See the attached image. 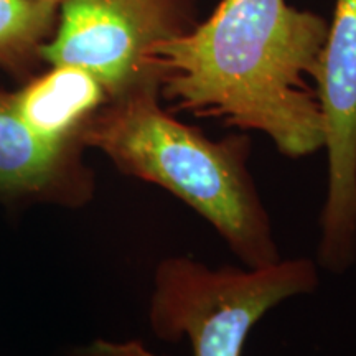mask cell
<instances>
[{
    "mask_svg": "<svg viewBox=\"0 0 356 356\" xmlns=\"http://www.w3.org/2000/svg\"><path fill=\"white\" fill-rule=\"evenodd\" d=\"M65 150L63 145L40 139L22 121L12 95L0 92V190H43L61 173Z\"/></svg>",
    "mask_w": 356,
    "mask_h": 356,
    "instance_id": "obj_7",
    "label": "cell"
},
{
    "mask_svg": "<svg viewBox=\"0 0 356 356\" xmlns=\"http://www.w3.org/2000/svg\"><path fill=\"white\" fill-rule=\"evenodd\" d=\"M327 32L325 19L287 0H221L195 30L155 43L149 65L180 109L305 157L325 145L315 76Z\"/></svg>",
    "mask_w": 356,
    "mask_h": 356,
    "instance_id": "obj_1",
    "label": "cell"
},
{
    "mask_svg": "<svg viewBox=\"0 0 356 356\" xmlns=\"http://www.w3.org/2000/svg\"><path fill=\"white\" fill-rule=\"evenodd\" d=\"M315 89L328 155L318 261L345 273L356 259V0H337Z\"/></svg>",
    "mask_w": 356,
    "mask_h": 356,
    "instance_id": "obj_5",
    "label": "cell"
},
{
    "mask_svg": "<svg viewBox=\"0 0 356 356\" xmlns=\"http://www.w3.org/2000/svg\"><path fill=\"white\" fill-rule=\"evenodd\" d=\"M157 89V79H149L115 97L88 124L83 140L193 208L248 267L277 262L269 216L246 167V140H210L160 108Z\"/></svg>",
    "mask_w": 356,
    "mask_h": 356,
    "instance_id": "obj_2",
    "label": "cell"
},
{
    "mask_svg": "<svg viewBox=\"0 0 356 356\" xmlns=\"http://www.w3.org/2000/svg\"><path fill=\"white\" fill-rule=\"evenodd\" d=\"M317 284V267L304 257L249 269H211L170 257L157 270L150 322L160 338L188 337L195 356H243L249 332L266 312Z\"/></svg>",
    "mask_w": 356,
    "mask_h": 356,
    "instance_id": "obj_3",
    "label": "cell"
},
{
    "mask_svg": "<svg viewBox=\"0 0 356 356\" xmlns=\"http://www.w3.org/2000/svg\"><path fill=\"white\" fill-rule=\"evenodd\" d=\"M175 33L167 0H63L55 37L38 53L91 73L115 99L155 79L150 50Z\"/></svg>",
    "mask_w": 356,
    "mask_h": 356,
    "instance_id": "obj_4",
    "label": "cell"
},
{
    "mask_svg": "<svg viewBox=\"0 0 356 356\" xmlns=\"http://www.w3.org/2000/svg\"><path fill=\"white\" fill-rule=\"evenodd\" d=\"M76 356H159L144 348L139 341L129 343H109V341H96L89 348L79 351Z\"/></svg>",
    "mask_w": 356,
    "mask_h": 356,
    "instance_id": "obj_9",
    "label": "cell"
},
{
    "mask_svg": "<svg viewBox=\"0 0 356 356\" xmlns=\"http://www.w3.org/2000/svg\"><path fill=\"white\" fill-rule=\"evenodd\" d=\"M56 3L44 0H0V60L37 44L53 24Z\"/></svg>",
    "mask_w": 356,
    "mask_h": 356,
    "instance_id": "obj_8",
    "label": "cell"
},
{
    "mask_svg": "<svg viewBox=\"0 0 356 356\" xmlns=\"http://www.w3.org/2000/svg\"><path fill=\"white\" fill-rule=\"evenodd\" d=\"M106 96L104 86L76 66H53L47 74L12 95L22 121L40 139L63 147L96 113Z\"/></svg>",
    "mask_w": 356,
    "mask_h": 356,
    "instance_id": "obj_6",
    "label": "cell"
},
{
    "mask_svg": "<svg viewBox=\"0 0 356 356\" xmlns=\"http://www.w3.org/2000/svg\"><path fill=\"white\" fill-rule=\"evenodd\" d=\"M44 2H51V3H56V6H58V3H61L63 0H44Z\"/></svg>",
    "mask_w": 356,
    "mask_h": 356,
    "instance_id": "obj_10",
    "label": "cell"
}]
</instances>
